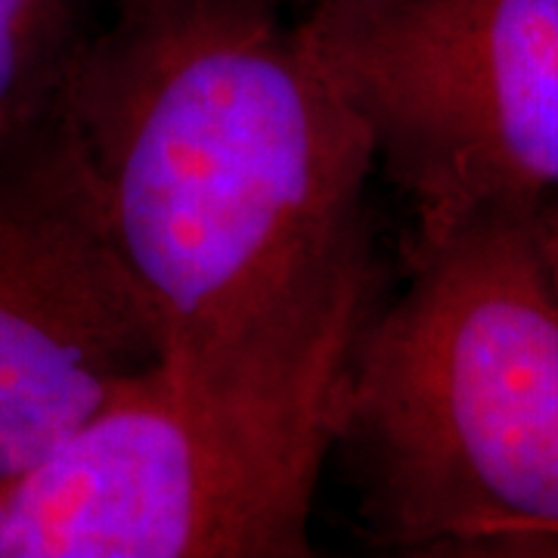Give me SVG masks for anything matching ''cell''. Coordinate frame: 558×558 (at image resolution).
<instances>
[{
	"label": "cell",
	"instance_id": "6da1fadb",
	"mask_svg": "<svg viewBox=\"0 0 558 558\" xmlns=\"http://www.w3.org/2000/svg\"><path fill=\"white\" fill-rule=\"evenodd\" d=\"M53 106L171 363L233 354L373 264V137L274 0H119Z\"/></svg>",
	"mask_w": 558,
	"mask_h": 558
},
{
	"label": "cell",
	"instance_id": "7a4b0ae2",
	"mask_svg": "<svg viewBox=\"0 0 558 558\" xmlns=\"http://www.w3.org/2000/svg\"><path fill=\"white\" fill-rule=\"evenodd\" d=\"M339 447L385 546L558 556V292L534 211L416 233L407 289L360 332Z\"/></svg>",
	"mask_w": 558,
	"mask_h": 558
},
{
	"label": "cell",
	"instance_id": "3957f363",
	"mask_svg": "<svg viewBox=\"0 0 558 558\" xmlns=\"http://www.w3.org/2000/svg\"><path fill=\"white\" fill-rule=\"evenodd\" d=\"M376 307L366 264L211 363L161 360L3 487L0 558H304Z\"/></svg>",
	"mask_w": 558,
	"mask_h": 558
},
{
	"label": "cell",
	"instance_id": "277c9868",
	"mask_svg": "<svg viewBox=\"0 0 558 558\" xmlns=\"http://www.w3.org/2000/svg\"><path fill=\"white\" fill-rule=\"evenodd\" d=\"M299 28L416 233L558 199V0H317Z\"/></svg>",
	"mask_w": 558,
	"mask_h": 558
},
{
	"label": "cell",
	"instance_id": "5b68a950",
	"mask_svg": "<svg viewBox=\"0 0 558 558\" xmlns=\"http://www.w3.org/2000/svg\"><path fill=\"white\" fill-rule=\"evenodd\" d=\"M165 326L57 106L0 137V487L159 366Z\"/></svg>",
	"mask_w": 558,
	"mask_h": 558
},
{
	"label": "cell",
	"instance_id": "8992f818",
	"mask_svg": "<svg viewBox=\"0 0 558 558\" xmlns=\"http://www.w3.org/2000/svg\"><path fill=\"white\" fill-rule=\"evenodd\" d=\"M75 47L72 0H0V137L53 106Z\"/></svg>",
	"mask_w": 558,
	"mask_h": 558
},
{
	"label": "cell",
	"instance_id": "52a82bcc",
	"mask_svg": "<svg viewBox=\"0 0 558 558\" xmlns=\"http://www.w3.org/2000/svg\"><path fill=\"white\" fill-rule=\"evenodd\" d=\"M534 230H537L539 252H543V260H546L549 279H553L558 292V199L546 202L534 211Z\"/></svg>",
	"mask_w": 558,
	"mask_h": 558
},
{
	"label": "cell",
	"instance_id": "ba28073f",
	"mask_svg": "<svg viewBox=\"0 0 558 558\" xmlns=\"http://www.w3.org/2000/svg\"><path fill=\"white\" fill-rule=\"evenodd\" d=\"M3 506L7 502H3V487H0V534H3Z\"/></svg>",
	"mask_w": 558,
	"mask_h": 558
}]
</instances>
